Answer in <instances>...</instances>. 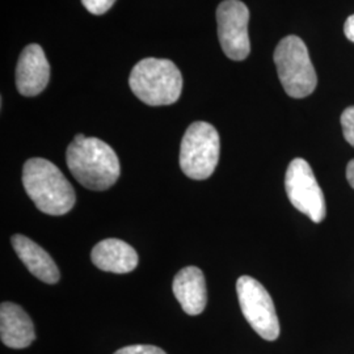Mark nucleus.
Returning <instances> with one entry per match:
<instances>
[{"instance_id": "1", "label": "nucleus", "mask_w": 354, "mask_h": 354, "mask_svg": "<svg viewBox=\"0 0 354 354\" xmlns=\"http://www.w3.org/2000/svg\"><path fill=\"white\" fill-rule=\"evenodd\" d=\"M66 162L76 180L89 190H106L121 174L117 153L104 140L77 134L66 152Z\"/></svg>"}, {"instance_id": "2", "label": "nucleus", "mask_w": 354, "mask_h": 354, "mask_svg": "<svg viewBox=\"0 0 354 354\" xmlns=\"http://www.w3.org/2000/svg\"><path fill=\"white\" fill-rule=\"evenodd\" d=\"M23 184L29 198L45 214H67L75 205L73 185L61 169L46 159L32 158L26 160Z\"/></svg>"}, {"instance_id": "3", "label": "nucleus", "mask_w": 354, "mask_h": 354, "mask_svg": "<svg viewBox=\"0 0 354 354\" xmlns=\"http://www.w3.org/2000/svg\"><path fill=\"white\" fill-rule=\"evenodd\" d=\"M129 86L140 102L147 105H171L181 95L183 76L172 61L146 58L131 70Z\"/></svg>"}, {"instance_id": "4", "label": "nucleus", "mask_w": 354, "mask_h": 354, "mask_svg": "<svg viewBox=\"0 0 354 354\" xmlns=\"http://www.w3.org/2000/svg\"><path fill=\"white\" fill-rule=\"evenodd\" d=\"M274 64L282 87L290 97L304 99L317 88V73L301 38H282L274 51Z\"/></svg>"}, {"instance_id": "5", "label": "nucleus", "mask_w": 354, "mask_h": 354, "mask_svg": "<svg viewBox=\"0 0 354 354\" xmlns=\"http://www.w3.org/2000/svg\"><path fill=\"white\" fill-rule=\"evenodd\" d=\"M219 150V134L213 125L203 121L192 124L181 140V171L193 180L209 178L218 165Z\"/></svg>"}, {"instance_id": "6", "label": "nucleus", "mask_w": 354, "mask_h": 354, "mask_svg": "<svg viewBox=\"0 0 354 354\" xmlns=\"http://www.w3.org/2000/svg\"><path fill=\"white\" fill-rule=\"evenodd\" d=\"M241 313L253 330L268 342L279 336V322L274 304L266 288L250 276H241L236 282Z\"/></svg>"}, {"instance_id": "7", "label": "nucleus", "mask_w": 354, "mask_h": 354, "mask_svg": "<svg viewBox=\"0 0 354 354\" xmlns=\"http://www.w3.org/2000/svg\"><path fill=\"white\" fill-rule=\"evenodd\" d=\"M285 189L289 201L298 212L315 223L324 221L327 207L323 190L317 184L311 165L302 158L294 159L288 167Z\"/></svg>"}, {"instance_id": "8", "label": "nucleus", "mask_w": 354, "mask_h": 354, "mask_svg": "<svg viewBox=\"0 0 354 354\" xmlns=\"http://www.w3.org/2000/svg\"><path fill=\"white\" fill-rule=\"evenodd\" d=\"M248 21L250 10L241 0H225L218 6V38L222 50L232 61H243L250 55Z\"/></svg>"}, {"instance_id": "9", "label": "nucleus", "mask_w": 354, "mask_h": 354, "mask_svg": "<svg viewBox=\"0 0 354 354\" xmlns=\"http://www.w3.org/2000/svg\"><path fill=\"white\" fill-rule=\"evenodd\" d=\"M50 79V66L42 48L37 44L28 45L21 51L16 67V86L26 96H37L46 88Z\"/></svg>"}, {"instance_id": "10", "label": "nucleus", "mask_w": 354, "mask_h": 354, "mask_svg": "<svg viewBox=\"0 0 354 354\" xmlns=\"http://www.w3.org/2000/svg\"><path fill=\"white\" fill-rule=\"evenodd\" d=\"M0 339L12 349L28 348L36 339L32 319L19 304L3 302L0 307Z\"/></svg>"}, {"instance_id": "11", "label": "nucleus", "mask_w": 354, "mask_h": 354, "mask_svg": "<svg viewBox=\"0 0 354 354\" xmlns=\"http://www.w3.org/2000/svg\"><path fill=\"white\" fill-rule=\"evenodd\" d=\"M172 290L184 313L190 317L200 315L206 307V282L203 270L197 266L181 269L172 282Z\"/></svg>"}, {"instance_id": "12", "label": "nucleus", "mask_w": 354, "mask_h": 354, "mask_svg": "<svg viewBox=\"0 0 354 354\" xmlns=\"http://www.w3.org/2000/svg\"><path fill=\"white\" fill-rule=\"evenodd\" d=\"M91 260L104 272L124 274L137 268L138 253L124 241L105 239L93 247Z\"/></svg>"}, {"instance_id": "13", "label": "nucleus", "mask_w": 354, "mask_h": 354, "mask_svg": "<svg viewBox=\"0 0 354 354\" xmlns=\"http://www.w3.org/2000/svg\"><path fill=\"white\" fill-rule=\"evenodd\" d=\"M11 241L15 252L35 277L50 285L59 281L61 276L58 266L50 254L41 248L37 243L20 234L13 235Z\"/></svg>"}, {"instance_id": "14", "label": "nucleus", "mask_w": 354, "mask_h": 354, "mask_svg": "<svg viewBox=\"0 0 354 354\" xmlns=\"http://www.w3.org/2000/svg\"><path fill=\"white\" fill-rule=\"evenodd\" d=\"M342 133L346 142L354 147V105L346 108L342 114Z\"/></svg>"}, {"instance_id": "15", "label": "nucleus", "mask_w": 354, "mask_h": 354, "mask_svg": "<svg viewBox=\"0 0 354 354\" xmlns=\"http://www.w3.org/2000/svg\"><path fill=\"white\" fill-rule=\"evenodd\" d=\"M115 0H82L86 10L92 15H102L108 12Z\"/></svg>"}, {"instance_id": "16", "label": "nucleus", "mask_w": 354, "mask_h": 354, "mask_svg": "<svg viewBox=\"0 0 354 354\" xmlns=\"http://www.w3.org/2000/svg\"><path fill=\"white\" fill-rule=\"evenodd\" d=\"M114 354H167L163 349L153 345H130L118 349Z\"/></svg>"}, {"instance_id": "17", "label": "nucleus", "mask_w": 354, "mask_h": 354, "mask_svg": "<svg viewBox=\"0 0 354 354\" xmlns=\"http://www.w3.org/2000/svg\"><path fill=\"white\" fill-rule=\"evenodd\" d=\"M344 33H345V36H346L349 41L354 42V15L349 16L346 19L345 26H344Z\"/></svg>"}, {"instance_id": "18", "label": "nucleus", "mask_w": 354, "mask_h": 354, "mask_svg": "<svg viewBox=\"0 0 354 354\" xmlns=\"http://www.w3.org/2000/svg\"><path fill=\"white\" fill-rule=\"evenodd\" d=\"M346 178L349 185L354 189V159H352L346 165Z\"/></svg>"}]
</instances>
